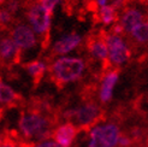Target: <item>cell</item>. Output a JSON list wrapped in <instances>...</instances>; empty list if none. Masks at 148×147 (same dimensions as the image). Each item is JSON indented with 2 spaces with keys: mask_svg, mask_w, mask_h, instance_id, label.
<instances>
[{
  "mask_svg": "<svg viewBox=\"0 0 148 147\" xmlns=\"http://www.w3.org/2000/svg\"><path fill=\"white\" fill-rule=\"evenodd\" d=\"M47 70L49 71L52 81L58 87H63L82 77L86 70V63L77 57H60L52 63Z\"/></svg>",
  "mask_w": 148,
  "mask_h": 147,
  "instance_id": "6da1fadb",
  "label": "cell"
},
{
  "mask_svg": "<svg viewBox=\"0 0 148 147\" xmlns=\"http://www.w3.org/2000/svg\"><path fill=\"white\" fill-rule=\"evenodd\" d=\"M18 124L22 134L25 137L45 139L49 135L52 121H49L48 117L43 116L42 112L30 110L28 112L22 113Z\"/></svg>",
  "mask_w": 148,
  "mask_h": 147,
  "instance_id": "7a4b0ae2",
  "label": "cell"
},
{
  "mask_svg": "<svg viewBox=\"0 0 148 147\" xmlns=\"http://www.w3.org/2000/svg\"><path fill=\"white\" fill-rule=\"evenodd\" d=\"M27 17L30 23L32 30L43 36V47L48 43L49 27H51V13H48L39 3H33L28 7Z\"/></svg>",
  "mask_w": 148,
  "mask_h": 147,
  "instance_id": "3957f363",
  "label": "cell"
},
{
  "mask_svg": "<svg viewBox=\"0 0 148 147\" xmlns=\"http://www.w3.org/2000/svg\"><path fill=\"white\" fill-rule=\"evenodd\" d=\"M64 116L65 118H68L70 121H75L79 126V128L88 129L100 121L102 116V111L98 105L93 104V102H88V104L78 109L68 110L64 113Z\"/></svg>",
  "mask_w": 148,
  "mask_h": 147,
  "instance_id": "277c9868",
  "label": "cell"
},
{
  "mask_svg": "<svg viewBox=\"0 0 148 147\" xmlns=\"http://www.w3.org/2000/svg\"><path fill=\"white\" fill-rule=\"evenodd\" d=\"M105 43L107 47V57L110 64L119 67L129 60L130 48L122 36L105 33Z\"/></svg>",
  "mask_w": 148,
  "mask_h": 147,
  "instance_id": "5b68a950",
  "label": "cell"
},
{
  "mask_svg": "<svg viewBox=\"0 0 148 147\" xmlns=\"http://www.w3.org/2000/svg\"><path fill=\"white\" fill-rule=\"evenodd\" d=\"M121 136V131L116 124H105L95 127L90 131L89 147H114Z\"/></svg>",
  "mask_w": 148,
  "mask_h": 147,
  "instance_id": "8992f818",
  "label": "cell"
},
{
  "mask_svg": "<svg viewBox=\"0 0 148 147\" xmlns=\"http://www.w3.org/2000/svg\"><path fill=\"white\" fill-rule=\"evenodd\" d=\"M87 49L93 59L101 63L102 71L111 67L107 57V47L105 43V32L101 30L95 35H90L87 40Z\"/></svg>",
  "mask_w": 148,
  "mask_h": 147,
  "instance_id": "52a82bcc",
  "label": "cell"
},
{
  "mask_svg": "<svg viewBox=\"0 0 148 147\" xmlns=\"http://www.w3.org/2000/svg\"><path fill=\"white\" fill-rule=\"evenodd\" d=\"M11 40L19 49H32L38 43L36 34L24 23H16L11 27Z\"/></svg>",
  "mask_w": 148,
  "mask_h": 147,
  "instance_id": "ba28073f",
  "label": "cell"
},
{
  "mask_svg": "<svg viewBox=\"0 0 148 147\" xmlns=\"http://www.w3.org/2000/svg\"><path fill=\"white\" fill-rule=\"evenodd\" d=\"M21 62V49L11 38H4L0 42V67H12Z\"/></svg>",
  "mask_w": 148,
  "mask_h": 147,
  "instance_id": "9c48e42d",
  "label": "cell"
},
{
  "mask_svg": "<svg viewBox=\"0 0 148 147\" xmlns=\"http://www.w3.org/2000/svg\"><path fill=\"white\" fill-rule=\"evenodd\" d=\"M81 41H82V38L76 34V33H71L63 36L62 39H59L56 43L53 48H52V53L54 56H59V54H66L73 51L76 47L79 46Z\"/></svg>",
  "mask_w": 148,
  "mask_h": 147,
  "instance_id": "30bf717a",
  "label": "cell"
},
{
  "mask_svg": "<svg viewBox=\"0 0 148 147\" xmlns=\"http://www.w3.org/2000/svg\"><path fill=\"white\" fill-rule=\"evenodd\" d=\"M77 128L73 123L69 122V123H65L63 126L59 127L56 131H54V140L56 142L62 146V147H70L72 141L75 140V137L77 135Z\"/></svg>",
  "mask_w": 148,
  "mask_h": 147,
  "instance_id": "8fae6325",
  "label": "cell"
},
{
  "mask_svg": "<svg viewBox=\"0 0 148 147\" xmlns=\"http://www.w3.org/2000/svg\"><path fill=\"white\" fill-rule=\"evenodd\" d=\"M121 19V25L123 28L124 33H130L132 29H134L136 25L143 23L145 21V14L135 9V7H131V9H125V11L123 12Z\"/></svg>",
  "mask_w": 148,
  "mask_h": 147,
  "instance_id": "7c38bea8",
  "label": "cell"
},
{
  "mask_svg": "<svg viewBox=\"0 0 148 147\" xmlns=\"http://www.w3.org/2000/svg\"><path fill=\"white\" fill-rule=\"evenodd\" d=\"M118 77H119V72L118 70H110L107 71L102 78V83L100 88V100L102 102H108L112 98L113 87L117 83Z\"/></svg>",
  "mask_w": 148,
  "mask_h": 147,
  "instance_id": "4fadbf2b",
  "label": "cell"
},
{
  "mask_svg": "<svg viewBox=\"0 0 148 147\" xmlns=\"http://www.w3.org/2000/svg\"><path fill=\"white\" fill-rule=\"evenodd\" d=\"M94 19H95V22H98V23L108 25V24H113L116 22H118L119 14H118V12L111 5H106V6H102L99 10L95 11Z\"/></svg>",
  "mask_w": 148,
  "mask_h": 147,
  "instance_id": "5bb4252c",
  "label": "cell"
},
{
  "mask_svg": "<svg viewBox=\"0 0 148 147\" xmlns=\"http://www.w3.org/2000/svg\"><path fill=\"white\" fill-rule=\"evenodd\" d=\"M24 69L28 71V74L34 78V83L38 84L40 82V80L43 77L45 72L47 70V65L45 62L41 60H34L30 63H27L24 65Z\"/></svg>",
  "mask_w": 148,
  "mask_h": 147,
  "instance_id": "9a60e30c",
  "label": "cell"
},
{
  "mask_svg": "<svg viewBox=\"0 0 148 147\" xmlns=\"http://www.w3.org/2000/svg\"><path fill=\"white\" fill-rule=\"evenodd\" d=\"M21 100V97L14 92L10 86H7L6 83H4L1 80H0V102L3 104H9L14 105Z\"/></svg>",
  "mask_w": 148,
  "mask_h": 147,
  "instance_id": "2e32d148",
  "label": "cell"
},
{
  "mask_svg": "<svg viewBox=\"0 0 148 147\" xmlns=\"http://www.w3.org/2000/svg\"><path fill=\"white\" fill-rule=\"evenodd\" d=\"M129 34L131 35L132 40H134L136 43H138V45H141V46L146 45L147 40H148V24H147V22H143V23L136 25Z\"/></svg>",
  "mask_w": 148,
  "mask_h": 147,
  "instance_id": "e0dca14e",
  "label": "cell"
},
{
  "mask_svg": "<svg viewBox=\"0 0 148 147\" xmlns=\"http://www.w3.org/2000/svg\"><path fill=\"white\" fill-rule=\"evenodd\" d=\"M0 147H17V145L14 144L11 135H9L7 133H4L0 136Z\"/></svg>",
  "mask_w": 148,
  "mask_h": 147,
  "instance_id": "ac0fdd59",
  "label": "cell"
},
{
  "mask_svg": "<svg viewBox=\"0 0 148 147\" xmlns=\"http://www.w3.org/2000/svg\"><path fill=\"white\" fill-rule=\"evenodd\" d=\"M58 3H59V0H41V1H40L41 6L48 13H51V14L53 13V11H54V9H56V6H57Z\"/></svg>",
  "mask_w": 148,
  "mask_h": 147,
  "instance_id": "d6986e66",
  "label": "cell"
},
{
  "mask_svg": "<svg viewBox=\"0 0 148 147\" xmlns=\"http://www.w3.org/2000/svg\"><path fill=\"white\" fill-rule=\"evenodd\" d=\"M21 7V3L19 0H9V1L6 3V11L9 12L10 14H14Z\"/></svg>",
  "mask_w": 148,
  "mask_h": 147,
  "instance_id": "ffe728a7",
  "label": "cell"
},
{
  "mask_svg": "<svg viewBox=\"0 0 148 147\" xmlns=\"http://www.w3.org/2000/svg\"><path fill=\"white\" fill-rule=\"evenodd\" d=\"M36 147H62V146H59L54 141H45V142H41L40 145H38Z\"/></svg>",
  "mask_w": 148,
  "mask_h": 147,
  "instance_id": "44dd1931",
  "label": "cell"
},
{
  "mask_svg": "<svg viewBox=\"0 0 148 147\" xmlns=\"http://www.w3.org/2000/svg\"><path fill=\"white\" fill-rule=\"evenodd\" d=\"M107 1H108V0H94V3L97 4V6L99 5L100 7L106 6V5H107Z\"/></svg>",
  "mask_w": 148,
  "mask_h": 147,
  "instance_id": "7402d4cb",
  "label": "cell"
},
{
  "mask_svg": "<svg viewBox=\"0 0 148 147\" xmlns=\"http://www.w3.org/2000/svg\"><path fill=\"white\" fill-rule=\"evenodd\" d=\"M4 3V0H0V4H3Z\"/></svg>",
  "mask_w": 148,
  "mask_h": 147,
  "instance_id": "603a6c76",
  "label": "cell"
},
{
  "mask_svg": "<svg viewBox=\"0 0 148 147\" xmlns=\"http://www.w3.org/2000/svg\"><path fill=\"white\" fill-rule=\"evenodd\" d=\"M142 1H145V0H142Z\"/></svg>",
  "mask_w": 148,
  "mask_h": 147,
  "instance_id": "cb8c5ba5",
  "label": "cell"
},
{
  "mask_svg": "<svg viewBox=\"0 0 148 147\" xmlns=\"http://www.w3.org/2000/svg\"><path fill=\"white\" fill-rule=\"evenodd\" d=\"M59 1H60V0H59Z\"/></svg>",
  "mask_w": 148,
  "mask_h": 147,
  "instance_id": "d4e9b609",
  "label": "cell"
}]
</instances>
